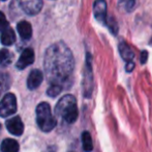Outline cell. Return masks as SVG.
<instances>
[{"instance_id": "1", "label": "cell", "mask_w": 152, "mask_h": 152, "mask_svg": "<svg viewBox=\"0 0 152 152\" xmlns=\"http://www.w3.org/2000/svg\"><path fill=\"white\" fill-rule=\"evenodd\" d=\"M44 68L49 83L63 87L75 68L74 55L70 49L62 42L51 45L45 53Z\"/></svg>"}, {"instance_id": "2", "label": "cell", "mask_w": 152, "mask_h": 152, "mask_svg": "<svg viewBox=\"0 0 152 152\" xmlns=\"http://www.w3.org/2000/svg\"><path fill=\"white\" fill-rule=\"evenodd\" d=\"M55 114L61 117L66 123L72 124L76 122L79 116L77 100L72 95H64L58 101L55 108Z\"/></svg>"}, {"instance_id": "3", "label": "cell", "mask_w": 152, "mask_h": 152, "mask_svg": "<svg viewBox=\"0 0 152 152\" xmlns=\"http://www.w3.org/2000/svg\"><path fill=\"white\" fill-rule=\"evenodd\" d=\"M36 123L45 132L51 131L56 126V119L53 117L51 106L47 102H42L36 108Z\"/></svg>"}, {"instance_id": "4", "label": "cell", "mask_w": 152, "mask_h": 152, "mask_svg": "<svg viewBox=\"0 0 152 152\" xmlns=\"http://www.w3.org/2000/svg\"><path fill=\"white\" fill-rule=\"evenodd\" d=\"M17 110L16 96L12 93H6L0 101V117L6 118L15 114Z\"/></svg>"}, {"instance_id": "5", "label": "cell", "mask_w": 152, "mask_h": 152, "mask_svg": "<svg viewBox=\"0 0 152 152\" xmlns=\"http://www.w3.org/2000/svg\"><path fill=\"white\" fill-rule=\"evenodd\" d=\"M15 3L27 15H36L42 7V0H15Z\"/></svg>"}, {"instance_id": "6", "label": "cell", "mask_w": 152, "mask_h": 152, "mask_svg": "<svg viewBox=\"0 0 152 152\" xmlns=\"http://www.w3.org/2000/svg\"><path fill=\"white\" fill-rule=\"evenodd\" d=\"M84 92L85 96H90L93 89V77H92V67H91V56L89 53L86 54V66H85L84 74Z\"/></svg>"}, {"instance_id": "7", "label": "cell", "mask_w": 152, "mask_h": 152, "mask_svg": "<svg viewBox=\"0 0 152 152\" xmlns=\"http://www.w3.org/2000/svg\"><path fill=\"white\" fill-rule=\"evenodd\" d=\"M93 14L95 19L102 24L107 23V2L106 0H95L93 3Z\"/></svg>"}, {"instance_id": "8", "label": "cell", "mask_w": 152, "mask_h": 152, "mask_svg": "<svg viewBox=\"0 0 152 152\" xmlns=\"http://www.w3.org/2000/svg\"><path fill=\"white\" fill-rule=\"evenodd\" d=\"M5 125L8 131L14 136H21L24 131V125L20 117H14L6 120Z\"/></svg>"}, {"instance_id": "9", "label": "cell", "mask_w": 152, "mask_h": 152, "mask_svg": "<svg viewBox=\"0 0 152 152\" xmlns=\"http://www.w3.org/2000/svg\"><path fill=\"white\" fill-rule=\"evenodd\" d=\"M33 62H34L33 50L31 48H27L20 55V57H19L18 62L16 64V67L20 70H23L26 67H28V66H30L31 64H33Z\"/></svg>"}, {"instance_id": "10", "label": "cell", "mask_w": 152, "mask_h": 152, "mask_svg": "<svg viewBox=\"0 0 152 152\" xmlns=\"http://www.w3.org/2000/svg\"><path fill=\"white\" fill-rule=\"evenodd\" d=\"M44 79V75H42L40 70H33L31 73L29 74L28 79H27V87L29 90H34L40 85Z\"/></svg>"}, {"instance_id": "11", "label": "cell", "mask_w": 152, "mask_h": 152, "mask_svg": "<svg viewBox=\"0 0 152 152\" xmlns=\"http://www.w3.org/2000/svg\"><path fill=\"white\" fill-rule=\"evenodd\" d=\"M17 29L23 40H29L32 36V27L30 23L27 21H21L17 25Z\"/></svg>"}, {"instance_id": "12", "label": "cell", "mask_w": 152, "mask_h": 152, "mask_svg": "<svg viewBox=\"0 0 152 152\" xmlns=\"http://www.w3.org/2000/svg\"><path fill=\"white\" fill-rule=\"evenodd\" d=\"M118 49H119V53H120L121 57L124 61L127 62V63L128 62H132V59H134V51L132 50V48H130L125 42H123V41L120 42V44H119V46H118Z\"/></svg>"}, {"instance_id": "13", "label": "cell", "mask_w": 152, "mask_h": 152, "mask_svg": "<svg viewBox=\"0 0 152 152\" xmlns=\"http://www.w3.org/2000/svg\"><path fill=\"white\" fill-rule=\"evenodd\" d=\"M0 41L5 46L12 45L15 43V41H16V35H15L14 30L10 27H7L6 29L2 30L1 35H0Z\"/></svg>"}, {"instance_id": "14", "label": "cell", "mask_w": 152, "mask_h": 152, "mask_svg": "<svg viewBox=\"0 0 152 152\" xmlns=\"http://www.w3.org/2000/svg\"><path fill=\"white\" fill-rule=\"evenodd\" d=\"M19 149H20V146L18 142L12 139H5L0 146L1 152H19Z\"/></svg>"}, {"instance_id": "15", "label": "cell", "mask_w": 152, "mask_h": 152, "mask_svg": "<svg viewBox=\"0 0 152 152\" xmlns=\"http://www.w3.org/2000/svg\"><path fill=\"white\" fill-rule=\"evenodd\" d=\"M10 83H12L10 76L7 73L0 72V96H1V94L5 93L10 89Z\"/></svg>"}, {"instance_id": "16", "label": "cell", "mask_w": 152, "mask_h": 152, "mask_svg": "<svg viewBox=\"0 0 152 152\" xmlns=\"http://www.w3.org/2000/svg\"><path fill=\"white\" fill-rule=\"evenodd\" d=\"M14 59V54L7 49H1L0 50V65L6 67L10 65Z\"/></svg>"}, {"instance_id": "17", "label": "cell", "mask_w": 152, "mask_h": 152, "mask_svg": "<svg viewBox=\"0 0 152 152\" xmlns=\"http://www.w3.org/2000/svg\"><path fill=\"white\" fill-rule=\"evenodd\" d=\"M82 145L85 152H90L93 149V143H92L91 136L88 131H84L82 133Z\"/></svg>"}, {"instance_id": "18", "label": "cell", "mask_w": 152, "mask_h": 152, "mask_svg": "<svg viewBox=\"0 0 152 152\" xmlns=\"http://www.w3.org/2000/svg\"><path fill=\"white\" fill-rule=\"evenodd\" d=\"M137 0H119L118 1V8L122 12L129 13L134 10L136 6Z\"/></svg>"}, {"instance_id": "19", "label": "cell", "mask_w": 152, "mask_h": 152, "mask_svg": "<svg viewBox=\"0 0 152 152\" xmlns=\"http://www.w3.org/2000/svg\"><path fill=\"white\" fill-rule=\"evenodd\" d=\"M62 89H63V87L59 85H50L47 93H48V95L50 96V97H56L57 95H59V93L62 91Z\"/></svg>"}, {"instance_id": "20", "label": "cell", "mask_w": 152, "mask_h": 152, "mask_svg": "<svg viewBox=\"0 0 152 152\" xmlns=\"http://www.w3.org/2000/svg\"><path fill=\"white\" fill-rule=\"evenodd\" d=\"M7 27H10V23H8L7 19H6L5 15L2 12H0V31L4 30Z\"/></svg>"}, {"instance_id": "21", "label": "cell", "mask_w": 152, "mask_h": 152, "mask_svg": "<svg viewBox=\"0 0 152 152\" xmlns=\"http://www.w3.org/2000/svg\"><path fill=\"white\" fill-rule=\"evenodd\" d=\"M147 57H148V53L146 51H142V56H141V63L145 64L147 62Z\"/></svg>"}, {"instance_id": "22", "label": "cell", "mask_w": 152, "mask_h": 152, "mask_svg": "<svg viewBox=\"0 0 152 152\" xmlns=\"http://www.w3.org/2000/svg\"><path fill=\"white\" fill-rule=\"evenodd\" d=\"M134 64L132 62H128L127 65H126V71L127 72H132L134 70Z\"/></svg>"}, {"instance_id": "23", "label": "cell", "mask_w": 152, "mask_h": 152, "mask_svg": "<svg viewBox=\"0 0 152 152\" xmlns=\"http://www.w3.org/2000/svg\"><path fill=\"white\" fill-rule=\"evenodd\" d=\"M46 152H56V147L55 146H50L47 148Z\"/></svg>"}, {"instance_id": "24", "label": "cell", "mask_w": 152, "mask_h": 152, "mask_svg": "<svg viewBox=\"0 0 152 152\" xmlns=\"http://www.w3.org/2000/svg\"><path fill=\"white\" fill-rule=\"evenodd\" d=\"M0 130H1V125H0Z\"/></svg>"}, {"instance_id": "25", "label": "cell", "mask_w": 152, "mask_h": 152, "mask_svg": "<svg viewBox=\"0 0 152 152\" xmlns=\"http://www.w3.org/2000/svg\"><path fill=\"white\" fill-rule=\"evenodd\" d=\"M69 152H75V151H69Z\"/></svg>"}, {"instance_id": "26", "label": "cell", "mask_w": 152, "mask_h": 152, "mask_svg": "<svg viewBox=\"0 0 152 152\" xmlns=\"http://www.w3.org/2000/svg\"><path fill=\"white\" fill-rule=\"evenodd\" d=\"M151 44H152V40H151Z\"/></svg>"}, {"instance_id": "27", "label": "cell", "mask_w": 152, "mask_h": 152, "mask_svg": "<svg viewBox=\"0 0 152 152\" xmlns=\"http://www.w3.org/2000/svg\"><path fill=\"white\" fill-rule=\"evenodd\" d=\"M3 1H5V0H3Z\"/></svg>"}]
</instances>
